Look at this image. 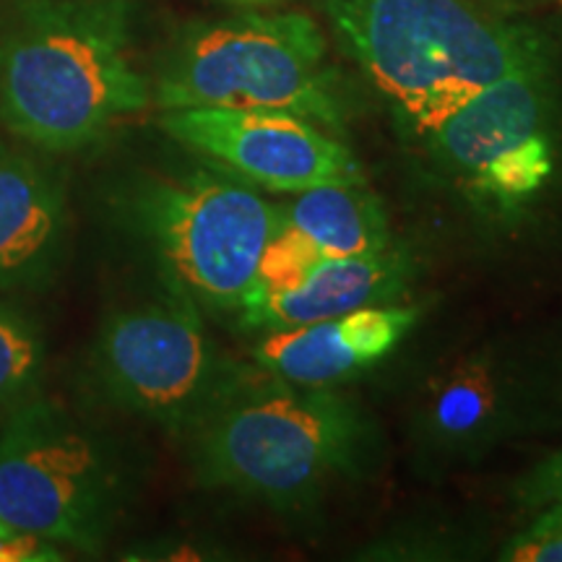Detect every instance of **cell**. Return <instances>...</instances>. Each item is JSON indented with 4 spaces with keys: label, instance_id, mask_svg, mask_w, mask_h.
<instances>
[{
    "label": "cell",
    "instance_id": "1",
    "mask_svg": "<svg viewBox=\"0 0 562 562\" xmlns=\"http://www.w3.org/2000/svg\"><path fill=\"white\" fill-rule=\"evenodd\" d=\"M131 13V0H19L0 34L5 128L40 151L70 154L149 108Z\"/></svg>",
    "mask_w": 562,
    "mask_h": 562
},
{
    "label": "cell",
    "instance_id": "2",
    "mask_svg": "<svg viewBox=\"0 0 562 562\" xmlns=\"http://www.w3.org/2000/svg\"><path fill=\"white\" fill-rule=\"evenodd\" d=\"M347 50L404 123L427 136L518 63L547 53L533 32L463 0H328Z\"/></svg>",
    "mask_w": 562,
    "mask_h": 562
},
{
    "label": "cell",
    "instance_id": "3",
    "mask_svg": "<svg viewBox=\"0 0 562 562\" xmlns=\"http://www.w3.org/2000/svg\"><path fill=\"white\" fill-rule=\"evenodd\" d=\"M154 100L161 110H279L341 131L347 112L328 45L300 11L240 13L188 26L161 63Z\"/></svg>",
    "mask_w": 562,
    "mask_h": 562
},
{
    "label": "cell",
    "instance_id": "4",
    "mask_svg": "<svg viewBox=\"0 0 562 562\" xmlns=\"http://www.w3.org/2000/svg\"><path fill=\"white\" fill-rule=\"evenodd\" d=\"M364 422L328 389H240L188 435L206 487L273 505L297 503L351 469Z\"/></svg>",
    "mask_w": 562,
    "mask_h": 562
},
{
    "label": "cell",
    "instance_id": "5",
    "mask_svg": "<svg viewBox=\"0 0 562 562\" xmlns=\"http://www.w3.org/2000/svg\"><path fill=\"white\" fill-rule=\"evenodd\" d=\"M131 222L170 290L201 311L240 313L281 206L220 165L191 167L146 180L131 195Z\"/></svg>",
    "mask_w": 562,
    "mask_h": 562
},
{
    "label": "cell",
    "instance_id": "6",
    "mask_svg": "<svg viewBox=\"0 0 562 562\" xmlns=\"http://www.w3.org/2000/svg\"><path fill=\"white\" fill-rule=\"evenodd\" d=\"M123 497L115 456L60 404L34 396L9 412L0 427V529L100 550Z\"/></svg>",
    "mask_w": 562,
    "mask_h": 562
},
{
    "label": "cell",
    "instance_id": "7",
    "mask_svg": "<svg viewBox=\"0 0 562 562\" xmlns=\"http://www.w3.org/2000/svg\"><path fill=\"white\" fill-rule=\"evenodd\" d=\"M89 364L110 404L180 435L245 389L240 370L209 336L201 307L170 286L157 300L112 313Z\"/></svg>",
    "mask_w": 562,
    "mask_h": 562
},
{
    "label": "cell",
    "instance_id": "8",
    "mask_svg": "<svg viewBox=\"0 0 562 562\" xmlns=\"http://www.w3.org/2000/svg\"><path fill=\"white\" fill-rule=\"evenodd\" d=\"M425 138L463 193L503 211L521 206L554 170L547 53L518 63Z\"/></svg>",
    "mask_w": 562,
    "mask_h": 562
},
{
    "label": "cell",
    "instance_id": "9",
    "mask_svg": "<svg viewBox=\"0 0 562 562\" xmlns=\"http://www.w3.org/2000/svg\"><path fill=\"white\" fill-rule=\"evenodd\" d=\"M161 128L199 157L273 193L364 182L362 165L334 131L279 110H165Z\"/></svg>",
    "mask_w": 562,
    "mask_h": 562
},
{
    "label": "cell",
    "instance_id": "10",
    "mask_svg": "<svg viewBox=\"0 0 562 562\" xmlns=\"http://www.w3.org/2000/svg\"><path fill=\"white\" fill-rule=\"evenodd\" d=\"M516 414V383L495 351L476 349L432 370L419 383L409 430L427 459L451 463L484 456Z\"/></svg>",
    "mask_w": 562,
    "mask_h": 562
},
{
    "label": "cell",
    "instance_id": "11",
    "mask_svg": "<svg viewBox=\"0 0 562 562\" xmlns=\"http://www.w3.org/2000/svg\"><path fill=\"white\" fill-rule=\"evenodd\" d=\"M68 237L66 175L47 151L0 140V292L50 284Z\"/></svg>",
    "mask_w": 562,
    "mask_h": 562
},
{
    "label": "cell",
    "instance_id": "12",
    "mask_svg": "<svg viewBox=\"0 0 562 562\" xmlns=\"http://www.w3.org/2000/svg\"><path fill=\"white\" fill-rule=\"evenodd\" d=\"M417 307L368 305L341 318L266 331L256 362L286 385L328 389L381 362L417 323Z\"/></svg>",
    "mask_w": 562,
    "mask_h": 562
},
{
    "label": "cell",
    "instance_id": "13",
    "mask_svg": "<svg viewBox=\"0 0 562 562\" xmlns=\"http://www.w3.org/2000/svg\"><path fill=\"white\" fill-rule=\"evenodd\" d=\"M409 273V258L396 248L323 258L290 290L252 294L237 315L252 331H279L341 318L368 305H389L406 290Z\"/></svg>",
    "mask_w": 562,
    "mask_h": 562
},
{
    "label": "cell",
    "instance_id": "14",
    "mask_svg": "<svg viewBox=\"0 0 562 562\" xmlns=\"http://www.w3.org/2000/svg\"><path fill=\"white\" fill-rule=\"evenodd\" d=\"M294 195L297 199L281 206V224L305 237L321 258L368 256L391 248L381 201L362 182L318 186Z\"/></svg>",
    "mask_w": 562,
    "mask_h": 562
},
{
    "label": "cell",
    "instance_id": "15",
    "mask_svg": "<svg viewBox=\"0 0 562 562\" xmlns=\"http://www.w3.org/2000/svg\"><path fill=\"white\" fill-rule=\"evenodd\" d=\"M47 344L37 321L0 302V409L11 412L40 396Z\"/></svg>",
    "mask_w": 562,
    "mask_h": 562
},
{
    "label": "cell",
    "instance_id": "16",
    "mask_svg": "<svg viewBox=\"0 0 562 562\" xmlns=\"http://www.w3.org/2000/svg\"><path fill=\"white\" fill-rule=\"evenodd\" d=\"M503 558L516 562H562V526L539 516L529 531L505 547Z\"/></svg>",
    "mask_w": 562,
    "mask_h": 562
},
{
    "label": "cell",
    "instance_id": "17",
    "mask_svg": "<svg viewBox=\"0 0 562 562\" xmlns=\"http://www.w3.org/2000/svg\"><path fill=\"white\" fill-rule=\"evenodd\" d=\"M518 492L529 508H547V505L562 503V453L547 459Z\"/></svg>",
    "mask_w": 562,
    "mask_h": 562
},
{
    "label": "cell",
    "instance_id": "18",
    "mask_svg": "<svg viewBox=\"0 0 562 562\" xmlns=\"http://www.w3.org/2000/svg\"><path fill=\"white\" fill-rule=\"evenodd\" d=\"M547 521L552 524H560L562 526V503H554V505H547V513H542Z\"/></svg>",
    "mask_w": 562,
    "mask_h": 562
},
{
    "label": "cell",
    "instance_id": "19",
    "mask_svg": "<svg viewBox=\"0 0 562 562\" xmlns=\"http://www.w3.org/2000/svg\"><path fill=\"white\" fill-rule=\"evenodd\" d=\"M227 3H235V5H273V3H284V0H227Z\"/></svg>",
    "mask_w": 562,
    "mask_h": 562
},
{
    "label": "cell",
    "instance_id": "20",
    "mask_svg": "<svg viewBox=\"0 0 562 562\" xmlns=\"http://www.w3.org/2000/svg\"><path fill=\"white\" fill-rule=\"evenodd\" d=\"M560 3H562V0H560Z\"/></svg>",
    "mask_w": 562,
    "mask_h": 562
},
{
    "label": "cell",
    "instance_id": "21",
    "mask_svg": "<svg viewBox=\"0 0 562 562\" xmlns=\"http://www.w3.org/2000/svg\"><path fill=\"white\" fill-rule=\"evenodd\" d=\"M0 531H3V529H0Z\"/></svg>",
    "mask_w": 562,
    "mask_h": 562
}]
</instances>
